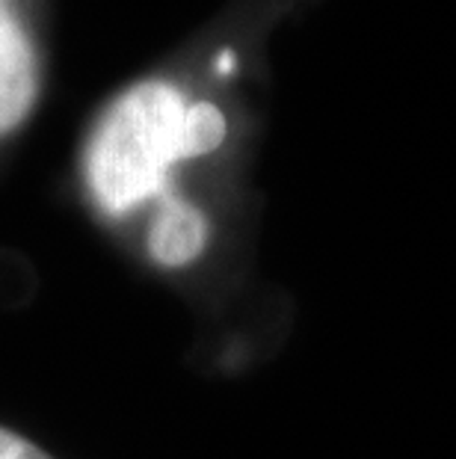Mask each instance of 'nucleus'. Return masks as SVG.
I'll list each match as a JSON object with an SVG mask.
<instances>
[{
	"label": "nucleus",
	"mask_w": 456,
	"mask_h": 459,
	"mask_svg": "<svg viewBox=\"0 0 456 459\" xmlns=\"http://www.w3.org/2000/svg\"><path fill=\"white\" fill-rule=\"evenodd\" d=\"M228 122L217 104H190L167 81H145L104 113L86 152V184L107 217H125L149 199L169 196L181 160L217 152Z\"/></svg>",
	"instance_id": "obj_1"
},
{
	"label": "nucleus",
	"mask_w": 456,
	"mask_h": 459,
	"mask_svg": "<svg viewBox=\"0 0 456 459\" xmlns=\"http://www.w3.org/2000/svg\"><path fill=\"white\" fill-rule=\"evenodd\" d=\"M0 459H51L36 442L15 433L9 427H0Z\"/></svg>",
	"instance_id": "obj_4"
},
{
	"label": "nucleus",
	"mask_w": 456,
	"mask_h": 459,
	"mask_svg": "<svg viewBox=\"0 0 456 459\" xmlns=\"http://www.w3.org/2000/svg\"><path fill=\"white\" fill-rule=\"evenodd\" d=\"M39 95V63L24 27L0 0V134L18 128L33 110Z\"/></svg>",
	"instance_id": "obj_2"
},
{
	"label": "nucleus",
	"mask_w": 456,
	"mask_h": 459,
	"mask_svg": "<svg viewBox=\"0 0 456 459\" xmlns=\"http://www.w3.org/2000/svg\"><path fill=\"white\" fill-rule=\"evenodd\" d=\"M211 222L196 204L169 193L160 199V208L154 213L149 234H145V252L163 270H184L193 261H199L208 249Z\"/></svg>",
	"instance_id": "obj_3"
}]
</instances>
